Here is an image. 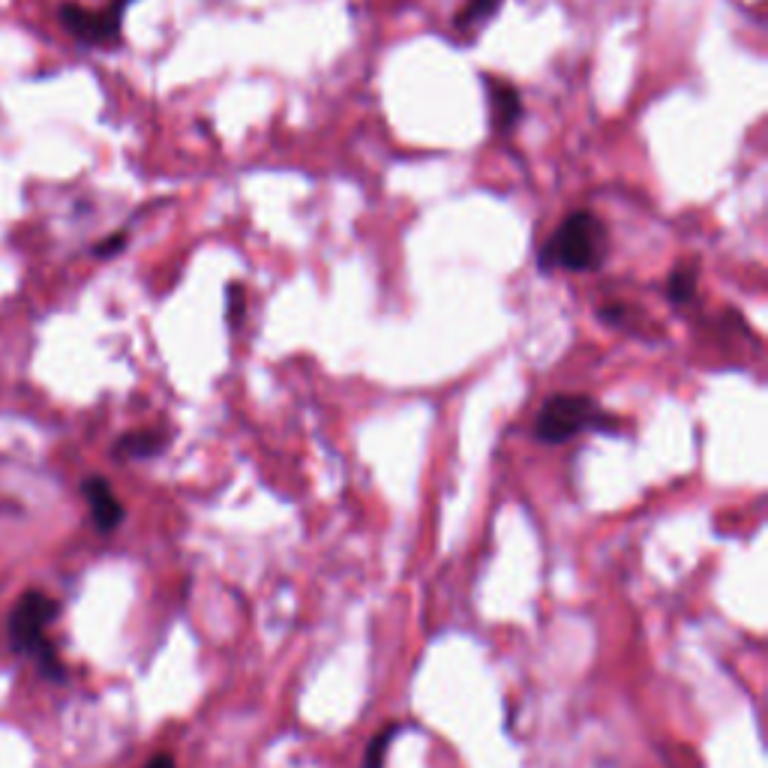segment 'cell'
Here are the masks:
<instances>
[{
    "mask_svg": "<svg viewBox=\"0 0 768 768\" xmlns=\"http://www.w3.org/2000/svg\"><path fill=\"white\" fill-rule=\"evenodd\" d=\"M607 256H610L607 223L591 210H571L562 219V226L543 244L538 267L543 274H550L555 267L571 270V274H594L607 265Z\"/></svg>",
    "mask_w": 768,
    "mask_h": 768,
    "instance_id": "6da1fadb",
    "label": "cell"
},
{
    "mask_svg": "<svg viewBox=\"0 0 768 768\" xmlns=\"http://www.w3.org/2000/svg\"><path fill=\"white\" fill-rule=\"evenodd\" d=\"M60 603L40 589L21 594L10 612V642L19 654H28L40 663V672L51 681L67 679V670L58 658L55 642L49 640V628L58 621Z\"/></svg>",
    "mask_w": 768,
    "mask_h": 768,
    "instance_id": "7a4b0ae2",
    "label": "cell"
},
{
    "mask_svg": "<svg viewBox=\"0 0 768 768\" xmlns=\"http://www.w3.org/2000/svg\"><path fill=\"white\" fill-rule=\"evenodd\" d=\"M598 405L585 394H552L538 412L534 421V439L541 444H564L573 435L594 426Z\"/></svg>",
    "mask_w": 768,
    "mask_h": 768,
    "instance_id": "3957f363",
    "label": "cell"
},
{
    "mask_svg": "<svg viewBox=\"0 0 768 768\" xmlns=\"http://www.w3.org/2000/svg\"><path fill=\"white\" fill-rule=\"evenodd\" d=\"M58 21L81 49H115V46H120V37H124V28H115L102 16V10H88V7L72 3V0L60 3Z\"/></svg>",
    "mask_w": 768,
    "mask_h": 768,
    "instance_id": "277c9868",
    "label": "cell"
},
{
    "mask_svg": "<svg viewBox=\"0 0 768 768\" xmlns=\"http://www.w3.org/2000/svg\"><path fill=\"white\" fill-rule=\"evenodd\" d=\"M483 88H486V97H490V118H493V129L499 136H511L513 129L520 127L522 115H525V106H522V97L516 85H511L508 79H499L493 72H483L481 76Z\"/></svg>",
    "mask_w": 768,
    "mask_h": 768,
    "instance_id": "5b68a950",
    "label": "cell"
},
{
    "mask_svg": "<svg viewBox=\"0 0 768 768\" xmlns=\"http://www.w3.org/2000/svg\"><path fill=\"white\" fill-rule=\"evenodd\" d=\"M81 495H85V502L90 508V520H93V525L102 534L115 532L120 522H124V516H127L124 504H120V499L111 490V483L106 477H99V474H93V477L81 483Z\"/></svg>",
    "mask_w": 768,
    "mask_h": 768,
    "instance_id": "8992f818",
    "label": "cell"
},
{
    "mask_svg": "<svg viewBox=\"0 0 768 768\" xmlns=\"http://www.w3.org/2000/svg\"><path fill=\"white\" fill-rule=\"evenodd\" d=\"M166 430H136V433L120 435L115 442V456H120V460H150V456L166 451Z\"/></svg>",
    "mask_w": 768,
    "mask_h": 768,
    "instance_id": "52a82bcc",
    "label": "cell"
},
{
    "mask_svg": "<svg viewBox=\"0 0 768 768\" xmlns=\"http://www.w3.org/2000/svg\"><path fill=\"white\" fill-rule=\"evenodd\" d=\"M504 0H465V7L453 16V28L456 30H477L486 21L495 19V12L502 10Z\"/></svg>",
    "mask_w": 768,
    "mask_h": 768,
    "instance_id": "ba28073f",
    "label": "cell"
},
{
    "mask_svg": "<svg viewBox=\"0 0 768 768\" xmlns=\"http://www.w3.org/2000/svg\"><path fill=\"white\" fill-rule=\"evenodd\" d=\"M697 283H700V270H697V267H676V270L667 276V297L679 306L690 304L693 295H697Z\"/></svg>",
    "mask_w": 768,
    "mask_h": 768,
    "instance_id": "9c48e42d",
    "label": "cell"
},
{
    "mask_svg": "<svg viewBox=\"0 0 768 768\" xmlns=\"http://www.w3.org/2000/svg\"><path fill=\"white\" fill-rule=\"evenodd\" d=\"M396 736H400V723H391V727L378 729V732L373 736V741L366 745L364 768H384V754H387V748L394 745Z\"/></svg>",
    "mask_w": 768,
    "mask_h": 768,
    "instance_id": "30bf717a",
    "label": "cell"
},
{
    "mask_svg": "<svg viewBox=\"0 0 768 768\" xmlns=\"http://www.w3.org/2000/svg\"><path fill=\"white\" fill-rule=\"evenodd\" d=\"M226 301H228V325L237 327L244 322V309H247V301H244V286L237 283H228L226 288Z\"/></svg>",
    "mask_w": 768,
    "mask_h": 768,
    "instance_id": "8fae6325",
    "label": "cell"
},
{
    "mask_svg": "<svg viewBox=\"0 0 768 768\" xmlns=\"http://www.w3.org/2000/svg\"><path fill=\"white\" fill-rule=\"evenodd\" d=\"M127 232H115V235H109L106 240H99L97 247H93V256L97 258H111L118 256L120 249L127 247Z\"/></svg>",
    "mask_w": 768,
    "mask_h": 768,
    "instance_id": "7c38bea8",
    "label": "cell"
},
{
    "mask_svg": "<svg viewBox=\"0 0 768 768\" xmlns=\"http://www.w3.org/2000/svg\"><path fill=\"white\" fill-rule=\"evenodd\" d=\"M132 3H136V0H109V7H102V16H106L111 24L124 28V16H127V10Z\"/></svg>",
    "mask_w": 768,
    "mask_h": 768,
    "instance_id": "4fadbf2b",
    "label": "cell"
},
{
    "mask_svg": "<svg viewBox=\"0 0 768 768\" xmlns=\"http://www.w3.org/2000/svg\"><path fill=\"white\" fill-rule=\"evenodd\" d=\"M598 316H601L603 322H610V325H619V322H624V316H628V309H624V304H610L601 306Z\"/></svg>",
    "mask_w": 768,
    "mask_h": 768,
    "instance_id": "5bb4252c",
    "label": "cell"
},
{
    "mask_svg": "<svg viewBox=\"0 0 768 768\" xmlns=\"http://www.w3.org/2000/svg\"><path fill=\"white\" fill-rule=\"evenodd\" d=\"M145 768H178V762H175V757H171V754H157V757L150 759Z\"/></svg>",
    "mask_w": 768,
    "mask_h": 768,
    "instance_id": "9a60e30c",
    "label": "cell"
}]
</instances>
